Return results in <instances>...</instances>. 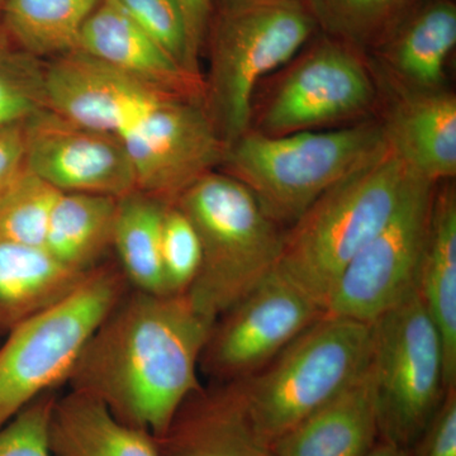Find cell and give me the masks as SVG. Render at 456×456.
<instances>
[{
  "label": "cell",
  "mask_w": 456,
  "mask_h": 456,
  "mask_svg": "<svg viewBox=\"0 0 456 456\" xmlns=\"http://www.w3.org/2000/svg\"><path fill=\"white\" fill-rule=\"evenodd\" d=\"M213 323L187 294L130 288L86 342L66 384L122 424L160 436L202 388L200 360Z\"/></svg>",
  "instance_id": "6da1fadb"
},
{
  "label": "cell",
  "mask_w": 456,
  "mask_h": 456,
  "mask_svg": "<svg viewBox=\"0 0 456 456\" xmlns=\"http://www.w3.org/2000/svg\"><path fill=\"white\" fill-rule=\"evenodd\" d=\"M317 32L305 0H212L203 104L224 145L250 127L259 84Z\"/></svg>",
  "instance_id": "7a4b0ae2"
},
{
  "label": "cell",
  "mask_w": 456,
  "mask_h": 456,
  "mask_svg": "<svg viewBox=\"0 0 456 456\" xmlns=\"http://www.w3.org/2000/svg\"><path fill=\"white\" fill-rule=\"evenodd\" d=\"M415 178L387 147L285 228L278 272L325 310L341 273L389 221Z\"/></svg>",
  "instance_id": "3957f363"
},
{
  "label": "cell",
  "mask_w": 456,
  "mask_h": 456,
  "mask_svg": "<svg viewBox=\"0 0 456 456\" xmlns=\"http://www.w3.org/2000/svg\"><path fill=\"white\" fill-rule=\"evenodd\" d=\"M386 149L378 118L285 136L248 130L228 143L220 169L248 188L273 221L288 228L330 188Z\"/></svg>",
  "instance_id": "277c9868"
},
{
  "label": "cell",
  "mask_w": 456,
  "mask_h": 456,
  "mask_svg": "<svg viewBox=\"0 0 456 456\" xmlns=\"http://www.w3.org/2000/svg\"><path fill=\"white\" fill-rule=\"evenodd\" d=\"M196 228L200 266L187 293L215 322L277 269L285 228L224 171H211L175 200Z\"/></svg>",
  "instance_id": "5b68a950"
},
{
  "label": "cell",
  "mask_w": 456,
  "mask_h": 456,
  "mask_svg": "<svg viewBox=\"0 0 456 456\" xmlns=\"http://www.w3.org/2000/svg\"><path fill=\"white\" fill-rule=\"evenodd\" d=\"M370 323L322 314L256 373L232 382L260 440L285 432L340 395L370 362Z\"/></svg>",
  "instance_id": "8992f818"
},
{
  "label": "cell",
  "mask_w": 456,
  "mask_h": 456,
  "mask_svg": "<svg viewBox=\"0 0 456 456\" xmlns=\"http://www.w3.org/2000/svg\"><path fill=\"white\" fill-rule=\"evenodd\" d=\"M380 107L368 55L318 31L259 84L248 130L266 136L332 130L378 118Z\"/></svg>",
  "instance_id": "52a82bcc"
},
{
  "label": "cell",
  "mask_w": 456,
  "mask_h": 456,
  "mask_svg": "<svg viewBox=\"0 0 456 456\" xmlns=\"http://www.w3.org/2000/svg\"><path fill=\"white\" fill-rule=\"evenodd\" d=\"M128 289L118 264L103 261L61 301L8 332L0 346V428L68 382L86 342Z\"/></svg>",
  "instance_id": "ba28073f"
},
{
  "label": "cell",
  "mask_w": 456,
  "mask_h": 456,
  "mask_svg": "<svg viewBox=\"0 0 456 456\" xmlns=\"http://www.w3.org/2000/svg\"><path fill=\"white\" fill-rule=\"evenodd\" d=\"M370 327L379 439L407 450L450 388L443 341L416 289Z\"/></svg>",
  "instance_id": "9c48e42d"
},
{
  "label": "cell",
  "mask_w": 456,
  "mask_h": 456,
  "mask_svg": "<svg viewBox=\"0 0 456 456\" xmlns=\"http://www.w3.org/2000/svg\"><path fill=\"white\" fill-rule=\"evenodd\" d=\"M436 187L412 180L389 221L341 273L326 314L373 323L416 289Z\"/></svg>",
  "instance_id": "30bf717a"
},
{
  "label": "cell",
  "mask_w": 456,
  "mask_h": 456,
  "mask_svg": "<svg viewBox=\"0 0 456 456\" xmlns=\"http://www.w3.org/2000/svg\"><path fill=\"white\" fill-rule=\"evenodd\" d=\"M325 310L275 269L222 314L209 331L200 371L213 383L245 379L268 365Z\"/></svg>",
  "instance_id": "8fae6325"
},
{
  "label": "cell",
  "mask_w": 456,
  "mask_h": 456,
  "mask_svg": "<svg viewBox=\"0 0 456 456\" xmlns=\"http://www.w3.org/2000/svg\"><path fill=\"white\" fill-rule=\"evenodd\" d=\"M118 136L136 191L167 204L218 170L226 149L203 103L175 97L156 102Z\"/></svg>",
  "instance_id": "7c38bea8"
},
{
  "label": "cell",
  "mask_w": 456,
  "mask_h": 456,
  "mask_svg": "<svg viewBox=\"0 0 456 456\" xmlns=\"http://www.w3.org/2000/svg\"><path fill=\"white\" fill-rule=\"evenodd\" d=\"M25 167L61 193L121 198L136 191L118 134L90 130L41 110L25 122Z\"/></svg>",
  "instance_id": "4fadbf2b"
},
{
  "label": "cell",
  "mask_w": 456,
  "mask_h": 456,
  "mask_svg": "<svg viewBox=\"0 0 456 456\" xmlns=\"http://www.w3.org/2000/svg\"><path fill=\"white\" fill-rule=\"evenodd\" d=\"M46 110L90 130L118 134L161 94L83 51L45 61Z\"/></svg>",
  "instance_id": "5bb4252c"
},
{
  "label": "cell",
  "mask_w": 456,
  "mask_h": 456,
  "mask_svg": "<svg viewBox=\"0 0 456 456\" xmlns=\"http://www.w3.org/2000/svg\"><path fill=\"white\" fill-rule=\"evenodd\" d=\"M455 45V0H419L368 57L383 93H430L446 88Z\"/></svg>",
  "instance_id": "9a60e30c"
},
{
  "label": "cell",
  "mask_w": 456,
  "mask_h": 456,
  "mask_svg": "<svg viewBox=\"0 0 456 456\" xmlns=\"http://www.w3.org/2000/svg\"><path fill=\"white\" fill-rule=\"evenodd\" d=\"M392 154L432 184L456 175V97L448 88L430 93L382 92L378 114Z\"/></svg>",
  "instance_id": "2e32d148"
},
{
  "label": "cell",
  "mask_w": 456,
  "mask_h": 456,
  "mask_svg": "<svg viewBox=\"0 0 456 456\" xmlns=\"http://www.w3.org/2000/svg\"><path fill=\"white\" fill-rule=\"evenodd\" d=\"M169 97L204 102V77L180 66L112 0L84 23L77 49ZM204 106V104H203Z\"/></svg>",
  "instance_id": "e0dca14e"
},
{
  "label": "cell",
  "mask_w": 456,
  "mask_h": 456,
  "mask_svg": "<svg viewBox=\"0 0 456 456\" xmlns=\"http://www.w3.org/2000/svg\"><path fill=\"white\" fill-rule=\"evenodd\" d=\"M154 439L159 456H277L254 431L232 383L202 386Z\"/></svg>",
  "instance_id": "ac0fdd59"
},
{
  "label": "cell",
  "mask_w": 456,
  "mask_h": 456,
  "mask_svg": "<svg viewBox=\"0 0 456 456\" xmlns=\"http://www.w3.org/2000/svg\"><path fill=\"white\" fill-rule=\"evenodd\" d=\"M379 440L369 367L340 395L273 443L277 456H367Z\"/></svg>",
  "instance_id": "d6986e66"
},
{
  "label": "cell",
  "mask_w": 456,
  "mask_h": 456,
  "mask_svg": "<svg viewBox=\"0 0 456 456\" xmlns=\"http://www.w3.org/2000/svg\"><path fill=\"white\" fill-rule=\"evenodd\" d=\"M416 290L445 353L448 387L456 386V191L452 180L435 191Z\"/></svg>",
  "instance_id": "ffe728a7"
},
{
  "label": "cell",
  "mask_w": 456,
  "mask_h": 456,
  "mask_svg": "<svg viewBox=\"0 0 456 456\" xmlns=\"http://www.w3.org/2000/svg\"><path fill=\"white\" fill-rule=\"evenodd\" d=\"M92 270L77 272L45 248L0 239V335L61 301Z\"/></svg>",
  "instance_id": "44dd1931"
},
{
  "label": "cell",
  "mask_w": 456,
  "mask_h": 456,
  "mask_svg": "<svg viewBox=\"0 0 456 456\" xmlns=\"http://www.w3.org/2000/svg\"><path fill=\"white\" fill-rule=\"evenodd\" d=\"M50 448L53 456H159L150 432L122 424L95 399L71 391L56 399Z\"/></svg>",
  "instance_id": "7402d4cb"
},
{
  "label": "cell",
  "mask_w": 456,
  "mask_h": 456,
  "mask_svg": "<svg viewBox=\"0 0 456 456\" xmlns=\"http://www.w3.org/2000/svg\"><path fill=\"white\" fill-rule=\"evenodd\" d=\"M117 200L99 194H60L51 213L45 248L69 268L94 269L112 248Z\"/></svg>",
  "instance_id": "603a6c76"
},
{
  "label": "cell",
  "mask_w": 456,
  "mask_h": 456,
  "mask_svg": "<svg viewBox=\"0 0 456 456\" xmlns=\"http://www.w3.org/2000/svg\"><path fill=\"white\" fill-rule=\"evenodd\" d=\"M167 203L131 191L117 200L112 250L132 289L165 294L161 227Z\"/></svg>",
  "instance_id": "cb8c5ba5"
},
{
  "label": "cell",
  "mask_w": 456,
  "mask_h": 456,
  "mask_svg": "<svg viewBox=\"0 0 456 456\" xmlns=\"http://www.w3.org/2000/svg\"><path fill=\"white\" fill-rule=\"evenodd\" d=\"M101 0H5L0 18L13 40L38 59L77 49L86 20Z\"/></svg>",
  "instance_id": "d4e9b609"
},
{
  "label": "cell",
  "mask_w": 456,
  "mask_h": 456,
  "mask_svg": "<svg viewBox=\"0 0 456 456\" xmlns=\"http://www.w3.org/2000/svg\"><path fill=\"white\" fill-rule=\"evenodd\" d=\"M318 31L370 55L419 0H305Z\"/></svg>",
  "instance_id": "484cf974"
},
{
  "label": "cell",
  "mask_w": 456,
  "mask_h": 456,
  "mask_svg": "<svg viewBox=\"0 0 456 456\" xmlns=\"http://www.w3.org/2000/svg\"><path fill=\"white\" fill-rule=\"evenodd\" d=\"M60 194L23 167L0 196V239L45 248L51 213Z\"/></svg>",
  "instance_id": "4316f807"
},
{
  "label": "cell",
  "mask_w": 456,
  "mask_h": 456,
  "mask_svg": "<svg viewBox=\"0 0 456 456\" xmlns=\"http://www.w3.org/2000/svg\"><path fill=\"white\" fill-rule=\"evenodd\" d=\"M46 110L45 61L23 50L0 18V127Z\"/></svg>",
  "instance_id": "83f0119b"
},
{
  "label": "cell",
  "mask_w": 456,
  "mask_h": 456,
  "mask_svg": "<svg viewBox=\"0 0 456 456\" xmlns=\"http://www.w3.org/2000/svg\"><path fill=\"white\" fill-rule=\"evenodd\" d=\"M176 62L203 75L189 50L187 28L179 0H112Z\"/></svg>",
  "instance_id": "f1b7e54d"
},
{
  "label": "cell",
  "mask_w": 456,
  "mask_h": 456,
  "mask_svg": "<svg viewBox=\"0 0 456 456\" xmlns=\"http://www.w3.org/2000/svg\"><path fill=\"white\" fill-rule=\"evenodd\" d=\"M161 264L167 294H185L200 266L196 228L175 203L167 204L161 227Z\"/></svg>",
  "instance_id": "f546056e"
},
{
  "label": "cell",
  "mask_w": 456,
  "mask_h": 456,
  "mask_svg": "<svg viewBox=\"0 0 456 456\" xmlns=\"http://www.w3.org/2000/svg\"><path fill=\"white\" fill-rule=\"evenodd\" d=\"M56 391L45 393L0 428V456H53L50 424Z\"/></svg>",
  "instance_id": "4dcf8cb0"
},
{
  "label": "cell",
  "mask_w": 456,
  "mask_h": 456,
  "mask_svg": "<svg viewBox=\"0 0 456 456\" xmlns=\"http://www.w3.org/2000/svg\"><path fill=\"white\" fill-rule=\"evenodd\" d=\"M407 456H456V386L450 387Z\"/></svg>",
  "instance_id": "1f68e13d"
},
{
  "label": "cell",
  "mask_w": 456,
  "mask_h": 456,
  "mask_svg": "<svg viewBox=\"0 0 456 456\" xmlns=\"http://www.w3.org/2000/svg\"><path fill=\"white\" fill-rule=\"evenodd\" d=\"M25 122L0 127V196L25 167Z\"/></svg>",
  "instance_id": "d6a6232c"
},
{
  "label": "cell",
  "mask_w": 456,
  "mask_h": 456,
  "mask_svg": "<svg viewBox=\"0 0 456 456\" xmlns=\"http://www.w3.org/2000/svg\"><path fill=\"white\" fill-rule=\"evenodd\" d=\"M184 16L189 50L194 62L200 66L203 53L204 38L211 14L212 0H179Z\"/></svg>",
  "instance_id": "836d02e7"
},
{
  "label": "cell",
  "mask_w": 456,
  "mask_h": 456,
  "mask_svg": "<svg viewBox=\"0 0 456 456\" xmlns=\"http://www.w3.org/2000/svg\"><path fill=\"white\" fill-rule=\"evenodd\" d=\"M367 456H407V450L399 448L389 441L379 439Z\"/></svg>",
  "instance_id": "e575fe53"
},
{
  "label": "cell",
  "mask_w": 456,
  "mask_h": 456,
  "mask_svg": "<svg viewBox=\"0 0 456 456\" xmlns=\"http://www.w3.org/2000/svg\"><path fill=\"white\" fill-rule=\"evenodd\" d=\"M5 0H0V11H2L3 5H4Z\"/></svg>",
  "instance_id": "d590c367"
}]
</instances>
